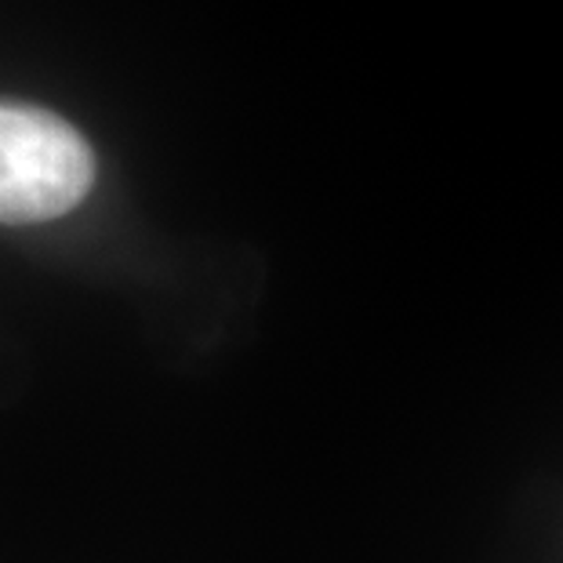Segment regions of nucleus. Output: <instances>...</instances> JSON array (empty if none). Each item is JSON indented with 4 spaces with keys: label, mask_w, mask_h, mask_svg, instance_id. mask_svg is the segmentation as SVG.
Instances as JSON below:
<instances>
[{
    "label": "nucleus",
    "mask_w": 563,
    "mask_h": 563,
    "mask_svg": "<svg viewBox=\"0 0 563 563\" xmlns=\"http://www.w3.org/2000/svg\"><path fill=\"white\" fill-rule=\"evenodd\" d=\"M95 183L84 135L37 106L0 102V222L30 225L74 211Z\"/></svg>",
    "instance_id": "nucleus-1"
}]
</instances>
